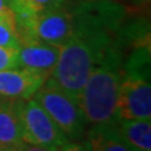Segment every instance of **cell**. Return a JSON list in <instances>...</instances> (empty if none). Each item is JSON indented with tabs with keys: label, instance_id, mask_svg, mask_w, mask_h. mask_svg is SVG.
<instances>
[{
	"label": "cell",
	"instance_id": "obj_9",
	"mask_svg": "<svg viewBox=\"0 0 151 151\" xmlns=\"http://www.w3.org/2000/svg\"><path fill=\"white\" fill-rule=\"evenodd\" d=\"M86 140L92 151H132L121 137L116 124L92 125L86 132Z\"/></svg>",
	"mask_w": 151,
	"mask_h": 151
},
{
	"label": "cell",
	"instance_id": "obj_6",
	"mask_svg": "<svg viewBox=\"0 0 151 151\" xmlns=\"http://www.w3.org/2000/svg\"><path fill=\"white\" fill-rule=\"evenodd\" d=\"M44 74L25 68L0 70V98L28 100L47 81Z\"/></svg>",
	"mask_w": 151,
	"mask_h": 151
},
{
	"label": "cell",
	"instance_id": "obj_17",
	"mask_svg": "<svg viewBox=\"0 0 151 151\" xmlns=\"http://www.w3.org/2000/svg\"><path fill=\"white\" fill-rule=\"evenodd\" d=\"M1 151H18L17 149H6V150H1Z\"/></svg>",
	"mask_w": 151,
	"mask_h": 151
},
{
	"label": "cell",
	"instance_id": "obj_14",
	"mask_svg": "<svg viewBox=\"0 0 151 151\" xmlns=\"http://www.w3.org/2000/svg\"><path fill=\"white\" fill-rule=\"evenodd\" d=\"M58 151H92L88 141L86 139L77 141H67L63 146H60Z\"/></svg>",
	"mask_w": 151,
	"mask_h": 151
},
{
	"label": "cell",
	"instance_id": "obj_16",
	"mask_svg": "<svg viewBox=\"0 0 151 151\" xmlns=\"http://www.w3.org/2000/svg\"><path fill=\"white\" fill-rule=\"evenodd\" d=\"M9 8V0H0V13Z\"/></svg>",
	"mask_w": 151,
	"mask_h": 151
},
{
	"label": "cell",
	"instance_id": "obj_13",
	"mask_svg": "<svg viewBox=\"0 0 151 151\" xmlns=\"http://www.w3.org/2000/svg\"><path fill=\"white\" fill-rule=\"evenodd\" d=\"M18 49L19 48L0 45V70L19 68Z\"/></svg>",
	"mask_w": 151,
	"mask_h": 151
},
{
	"label": "cell",
	"instance_id": "obj_15",
	"mask_svg": "<svg viewBox=\"0 0 151 151\" xmlns=\"http://www.w3.org/2000/svg\"><path fill=\"white\" fill-rule=\"evenodd\" d=\"M17 150L18 151H57V150L44 147V146H40V145H33V144H28V142H24L22 146H19Z\"/></svg>",
	"mask_w": 151,
	"mask_h": 151
},
{
	"label": "cell",
	"instance_id": "obj_3",
	"mask_svg": "<svg viewBox=\"0 0 151 151\" xmlns=\"http://www.w3.org/2000/svg\"><path fill=\"white\" fill-rule=\"evenodd\" d=\"M19 113L24 142L58 151L60 146L69 141L34 97L19 100Z\"/></svg>",
	"mask_w": 151,
	"mask_h": 151
},
{
	"label": "cell",
	"instance_id": "obj_7",
	"mask_svg": "<svg viewBox=\"0 0 151 151\" xmlns=\"http://www.w3.org/2000/svg\"><path fill=\"white\" fill-rule=\"evenodd\" d=\"M59 49V45L39 40L24 42L18 49L19 68L30 69L49 77L58 60Z\"/></svg>",
	"mask_w": 151,
	"mask_h": 151
},
{
	"label": "cell",
	"instance_id": "obj_8",
	"mask_svg": "<svg viewBox=\"0 0 151 151\" xmlns=\"http://www.w3.org/2000/svg\"><path fill=\"white\" fill-rule=\"evenodd\" d=\"M23 144L19 100L0 98V150L18 149Z\"/></svg>",
	"mask_w": 151,
	"mask_h": 151
},
{
	"label": "cell",
	"instance_id": "obj_1",
	"mask_svg": "<svg viewBox=\"0 0 151 151\" xmlns=\"http://www.w3.org/2000/svg\"><path fill=\"white\" fill-rule=\"evenodd\" d=\"M122 50L113 42L89 74L78 96V103L89 125L116 124L117 100L122 81Z\"/></svg>",
	"mask_w": 151,
	"mask_h": 151
},
{
	"label": "cell",
	"instance_id": "obj_12",
	"mask_svg": "<svg viewBox=\"0 0 151 151\" xmlns=\"http://www.w3.org/2000/svg\"><path fill=\"white\" fill-rule=\"evenodd\" d=\"M0 45L12 48H19L22 45L17 18L10 8H6L0 13Z\"/></svg>",
	"mask_w": 151,
	"mask_h": 151
},
{
	"label": "cell",
	"instance_id": "obj_5",
	"mask_svg": "<svg viewBox=\"0 0 151 151\" xmlns=\"http://www.w3.org/2000/svg\"><path fill=\"white\" fill-rule=\"evenodd\" d=\"M117 117L121 120L151 119L150 79L122 76L117 100Z\"/></svg>",
	"mask_w": 151,
	"mask_h": 151
},
{
	"label": "cell",
	"instance_id": "obj_18",
	"mask_svg": "<svg viewBox=\"0 0 151 151\" xmlns=\"http://www.w3.org/2000/svg\"><path fill=\"white\" fill-rule=\"evenodd\" d=\"M86 1H91V0H86Z\"/></svg>",
	"mask_w": 151,
	"mask_h": 151
},
{
	"label": "cell",
	"instance_id": "obj_19",
	"mask_svg": "<svg viewBox=\"0 0 151 151\" xmlns=\"http://www.w3.org/2000/svg\"><path fill=\"white\" fill-rule=\"evenodd\" d=\"M0 151H1V150H0Z\"/></svg>",
	"mask_w": 151,
	"mask_h": 151
},
{
	"label": "cell",
	"instance_id": "obj_2",
	"mask_svg": "<svg viewBox=\"0 0 151 151\" xmlns=\"http://www.w3.org/2000/svg\"><path fill=\"white\" fill-rule=\"evenodd\" d=\"M44 108L69 141L82 140L86 135V117L78 103V98L63 91L49 78L33 96Z\"/></svg>",
	"mask_w": 151,
	"mask_h": 151
},
{
	"label": "cell",
	"instance_id": "obj_4",
	"mask_svg": "<svg viewBox=\"0 0 151 151\" xmlns=\"http://www.w3.org/2000/svg\"><path fill=\"white\" fill-rule=\"evenodd\" d=\"M74 12L64 5L35 15L19 37L22 43L29 40H39L60 47L74 35Z\"/></svg>",
	"mask_w": 151,
	"mask_h": 151
},
{
	"label": "cell",
	"instance_id": "obj_10",
	"mask_svg": "<svg viewBox=\"0 0 151 151\" xmlns=\"http://www.w3.org/2000/svg\"><path fill=\"white\" fill-rule=\"evenodd\" d=\"M116 127L132 151H151L150 120L119 119L116 121Z\"/></svg>",
	"mask_w": 151,
	"mask_h": 151
},
{
	"label": "cell",
	"instance_id": "obj_11",
	"mask_svg": "<svg viewBox=\"0 0 151 151\" xmlns=\"http://www.w3.org/2000/svg\"><path fill=\"white\" fill-rule=\"evenodd\" d=\"M65 4L67 0H9V8L17 18L19 34L28 27L35 15L62 8Z\"/></svg>",
	"mask_w": 151,
	"mask_h": 151
}]
</instances>
